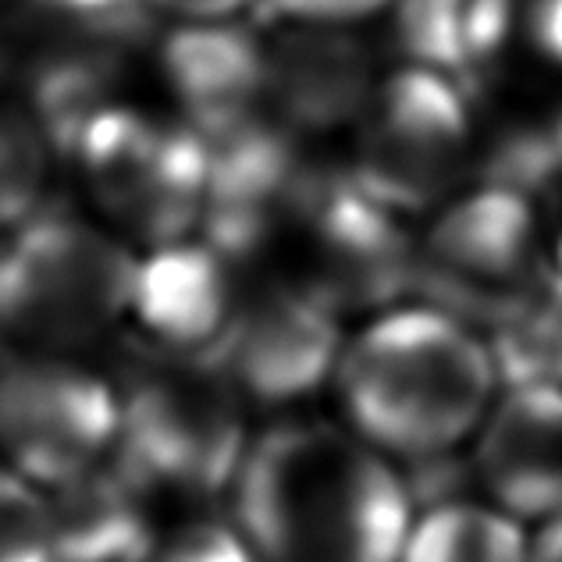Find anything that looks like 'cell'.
Instances as JSON below:
<instances>
[{
  "instance_id": "cell-13",
  "label": "cell",
  "mask_w": 562,
  "mask_h": 562,
  "mask_svg": "<svg viewBox=\"0 0 562 562\" xmlns=\"http://www.w3.org/2000/svg\"><path fill=\"white\" fill-rule=\"evenodd\" d=\"M160 61L203 136L254 117L260 97H268V54L235 25L179 29L168 36Z\"/></svg>"
},
{
  "instance_id": "cell-16",
  "label": "cell",
  "mask_w": 562,
  "mask_h": 562,
  "mask_svg": "<svg viewBox=\"0 0 562 562\" xmlns=\"http://www.w3.org/2000/svg\"><path fill=\"white\" fill-rule=\"evenodd\" d=\"M398 562H530V544L506 509L441 502L409 524Z\"/></svg>"
},
{
  "instance_id": "cell-23",
  "label": "cell",
  "mask_w": 562,
  "mask_h": 562,
  "mask_svg": "<svg viewBox=\"0 0 562 562\" xmlns=\"http://www.w3.org/2000/svg\"><path fill=\"white\" fill-rule=\"evenodd\" d=\"M527 29L535 47L562 65V0H530Z\"/></svg>"
},
{
  "instance_id": "cell-7",
  "label": "cell",
  "mask_w": 562,
  "mask_h": 562,
  "mask_svg": "<svg viewBox=\"0 0 562 562\" xmlns=\"http://www.w3.org/2000/svg\"><path fill=\"white\" fill-rule=\"evenodd\" d=\"M467 146V90L446 71L420 65L378 93L352 179L392 214L427 211L460 179Z\"/></svg>"
},
{
  "instance_id": "cell-14",
  "label": "cell",
  "mask_w": 562,
  "mask_h": 562,
  "mask_svg": "<svg viewBox=\"0 0 562 562\" xmlns=\"http://www.w3.org/2000/svg\"><path fill=\"white\" fill-rule=\"evenodd\" d=\"M146 492L150 487L122 456L76 484L57 487L50 502L54 562H139L157 538L146 516Z\"/></svg>"
},
{
  "instance_id": "cell-15",
  "label": "cell",
  "mask_w": 562,
  "mask_h": 562,
  "mask_svg": "<svg viewBox=\"0 0 562 562\" xmlns=\"http://www.w3.org/2000/svg\"><path fill=\"white\" fill-rule=\"evenodd\" d=\"M516 0H398L395 40L424 68L467 90L495 61L513 29Z\"/></svg>"
},
{
  "instance_id": "cell-9",
  "label": "cell",
  "mask_w": 562,
  "mask_h": 562,
  "mask_svg": "<svg viewBox=\"0 0 562 562\" xmlns=\"http://www.w3.org/2000/svg\"><path fill=\"white\" fill-rule=\"evenodd\" d=\"M342 346L338 310L289 281H271L235 303L206 357L246 398L292 403L335 374Z\"/></svg>"
},
{
  "instance_id": "cell-3",
  "label": "cell",
  "mask_w": 562,
  "mask_h": 562,
  "mask_svg": "<svg viewBox=\"0 0 562 562\" xmlns=\"http://www.w3.org/2000/svg\"><path fill=\"white\" fill-rule=\"evenodd\" d=\"M139 260L93 225L29 214L0 249V331L29 352L90 346L128 317Z\"/></svg>"
},
{
  "instance_id": "cell-25",
  "label": "cell",
  "mask_w": 562,
  "mask_h": 562,
  "mask_svg": "<svg viewBox=\"0 0 562 562\" xmlns=\"http://www.w3.org/2000/svg\"><path fill=\"white\" fill-rule=\"evenodd\" d=\"M530 562H562V513L552 516L541 538L530 544Z\"/></svg>"
},
{
  "instance_id": "cell-5",
  "label": "cell",
  "mask_w": 562,
  "mask_h": 562,
  "mask_svg": "<svg viewBox=\"0 0 562 562\" xmlns=\"http://www.w3.org/2000/svg\"><path fill=\"white\" fill-rule=\"evenodd\" d=\"M71 154L82 160L97 203L132 239L157 249L203 225L211 150L196 128H168L108 103Z\"/></svg>"
},
{
  "instance_id": "cell-2",
  "label": "cell",
  "mask_w": 562,
  "mask_h": 562,
  "mask_svg": "<svg viewBox=\"0 0 562 562\" xmlns=\"http://www.w3.org/2000/svg\"><path fill=\"white\" fill-rule=\"evenodd\" d=\"M335 381L363 441L403 460H435L487 417L495 357L449 310L409 306L389 310L352 335Z\"/></svg>"
},
{
  "instance_id": "cell-6",
  "label": "cell",
  "mask_w": 562,
  "mask_h": 562,
  "mask_svg": "<svg viewBox=\"0 0 562 562\" xmlns=\"http://www.w3.org/2000/svg\"><path fill=\"white\" fill-rule=\"evenodd\" d=\"M122 435V398L108 381L57 352L0 363V463L43 492L103 467Z\"/></svg>"
},
{
  "instance_id": "cell-26",
  "label": "cell",
  "mask_w": 562,
  "mask_h": 562,
  "mask_svg": "<svg viewBox=\"0 0 562 562\" xmlns=\"http://www.w3.org/2000/svg\"><path fill=\"white\" fill-rule=\"evenodd\" d=\"M549 136V146H552V154H555V165H559V175H562V114L555 117V125L544 132Z\"/></svg>"
},
{
  "instance_id": "cell-22",
  "label": "cell",
  "mask_w": 562,
  "mask_h": 562,
  "mask_svg": "<svg viewBox=\"0 0 562 562\" xmlns=\"http://www.w3.org/2000/svg\"><path fill=\"white\" fill-rule=\"evenodd\" d=\"M530 324V371L549 374L562 384V285H555L544 300L527 314Z\"/></svg>"
},
{
  "instance_id": "cell-11",
  "label": "cell",
  "mask_w": 562,
  "mask_h": 562,
  "mask_svg": "<svg viewBox=\"0 0 562 562\" xmlns=\"http://www.w3.org/2000/svg\"><path fill=\"white\" fill-rule=\"evenodd\" d=\"M235 292L228 278V257L211 243L203 246H157L139 260L136 289H132L128 317L150 335L160 352L179 357H206L225 331L235 310Z\"/></svg>"
},
{
  "instance_id": "cell-12",
  "label": "cell",
  "mask_w": 562,
  "mask_h": 562,
  "mask_svg": "<svg viewBox=\"0 0 562 562\" xmlns=\"http://www.w3.org/2000/svg\"><path fill=\"white\" fill-rule=\"evenodd\" d=\"M371 79L363 43L328 25H306L268 50V100L292 128L328 132L352 122L371 100Z\"/></svg>"
},
{
  "instance_id": "cell-19",
  "label": "cell",
  "mask_w": 562,
  "mask_h": 562,
  "mask_svg": "<svg viewBox=\"0 0 562 562\" xmlns=\"http://www.w3.org/2000/svg\"><path fill=\"white\" fill-rule=\"evenodd\" d=\"M139 562H257V555L239 530L196 520L171 535H157Z\"/></svg>"
},
{
  "instance_id": "cell-8",
  "label": "cell",
  "mask_w": 562,
  "mask_h": 562,
  "mask_svg": "<svg viewBox=\"0 0 562 562\" xmlns=\"http://www.w3.org/2000/svg\"><path fill=\"white\" fill-rule=\"evenodd\" d=\"M541 274L544 254L530 192L502 182L456 200L435 221L417 257V281L492 317L530 314Z\"/></svg>"
},
{
  "instance_id": "cell-4",
  "label": "cell",
  "mask_w": 562,
  "mask_h": 562,
  "mask_svg": "<svg viewBox=\"0 0 562 562\" xmlns=\"http://www.w3.org/2000/svg\"><path fill=\"white\" fill-rule=\"evenodd\" d=\"M117 456L150 492L211 495L249 449L246 395L211 357L160 352L132 371Z\"/></svg>"
},
{
  "instance_id": "cell-17",
  "label": "cell",
  "mask_w": 562,
  "mask_h": 562,
  "mask_svg": "<svg viewBox=\"0 0 562 562\" xmlns=\"http://www.w3.org/2000/svg\"><path fill=\"white\" fill-rule=\"evenodd\" d=\"M47 175V136L36 117L0 103V228L22 225Z\"/></svg>"
},
{
  "instance_id": "cell-24",
  "label": "cell",
  "mask_w": 562,
  "mask_h": 562,
  "mask_svg": "<svg viewBox=\"0 0 562 562\" xmlns=\"http://www.w3.org/2000/svg\"><path fill=\"white\" fill-rule=\"evenodd\" d=\"M157 8H168L175 14H189V19H221V14L239 11L249 0H150Z\"/></svg>"
},
{
  "instance_id": "cell-10",
  "label": "cell",
  "mask_w": 562,
  "mask_h": 562,
  "mask_svg": "<svg viewBox=\"0 0 562 562\" xmlns=\"http://www.w3.org/2000/svg\"><path fill=\"white\" fill-rule=\"evenodd\" d=\"M484 492L498 509L524 516L562 513V384L549 374H516L481 420L473 456Z\"/></svg>"
},
{
  "instance_id": "cell-18",
  "label": "cell",
  "mask_w": 562,
  "mask_h": 562,
  "mask_svg": "<svg viewBox=\"0 0 562 562\" xmlns=\"http://www.w3.org/2000/svg\"><path fill=\"white\" fill-rule=\"evenodd\" d=\"M0 562H54L50 502L8 463H0Z\"/></svg>"
},
{
  "instance_id": "cell-20",
  "label": "cell",
  "mask_w": 562,
  "mask_h": 562,
  "mask_svg": "<svg viewBox=\"0 0 562 562\" xmlns=\"http://www.w3.org/2000/svg\"><path fill=\"white\" fill-rule=\"evenodd\" d=\"M43 11L57 14L86 33L108 40H132L146 29V0H36Z\"/></svg>"
},
{
  "instance_id": "cell-1",
  "label": "cell",
  "mask_w": 562,
  "mask_h": 562,
  "mask_svg": "<svg viewBox=\"0 0 562 562\" xmlns=\"http://www.w3.org/2000/svg\"><path fill=\"white\" fill-rule=\"evenodd\" d=\"M239 535L257 562H398L409 495L381 449L328 424H278L235 473Z\"/></svg>"
},
{
  "instance_id": "cell-21",
  "label": "cell",
  "mask_w": 562,
  "mask_h": 562,
  "mask_svg": "<svg viewBox=\"0 0 562 562\" xmlns=\"http://www.w3.org/2000/svg\"><path fill=\"white\" fill-rule=\"evenodd\" d=\"M389 0H254V14L263 25H338L357 22L363 14H374Z\"/></svg>"
}]
</instances>
